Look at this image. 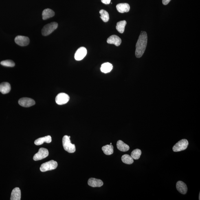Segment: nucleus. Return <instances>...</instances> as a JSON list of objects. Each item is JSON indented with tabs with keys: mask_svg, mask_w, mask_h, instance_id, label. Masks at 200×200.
<instances>
[{
	"mask_svg": "<svg viewBox=\"0 0 200 200\" xmlns=\"http://www.w3.org/2000/svg\"><path fill=\"white\" fill-rule=\"evenodd\" d=\"M58 165V163L56 161L51 160L42 164L40 169L42 172L54 170L57 167Z\"/></svg>",
	"mask_w": 200,
	"mask_h": 200,
	"instance_id": "20e7f679",
	"label": "nucleus"
},
{
	"mask_svg": "<svg viewBox=\"0 0 200 200\" xmlns=\"http://www.w3.org/2000/svg\"><path fill=\"white\" fill-rule=\"evenodd\" d=\"M147 34L145 32L142 31L136 45L135 56L137 58L142 57L146 50L147 44Z\"/></svg>",
	"mask_w": 200,
	"mask_h": 200,
	"instance_id": "f257e3e1",
	"label": "nucleus"
},
{
	"mask_svg": "<svg viewBox=\"0 0 200 200\" xmlns=\"http://www.w3.org/2000/svg\"><path fill=\"white\" fill-rule=\"evenodd\" d=\"M21 199V191L19 188H14L11 194V200H20Z\"/></svg>",
	"mask_w": 200,
	"mask_h": 200,
	"instance_id": "2eb2a0df",
	"label": "nucleus"
},
{
	"mask_svg": "<svg viewBox=\"0 0 200 200\" xmlns=\"http://www.w3.org/2000/svg\"><path fill=\"white\" fill-rule=\"evenodd\" d=\"M55 14V12L53 10L48 8L45 9L43 12V19L45 20L52 18Z\"/></svg>",
	"mask_w": 200,
	"mask_h": 200,
	"instance_id": "6ab92c4d",
	"label": "nucleus"
},
{
	"mask_svg": "<svg viewBox=\"0 0 200 200\" xmlns=\"http://www.w3.org/2000/svg\"><path fill=\"white\" fill-rule=\"evenodd\" d=\"M52 141V137L48 135L44 137L37 139L35 141V144L36 145H40L43 144L44 143H50Z\"/></svg>",
	"mask_w": 200,
	"mask_h": 200,
	"instance_id": "f3484780",
	"label": "nucleus"
},
{
	"mask_svg": "<svg viewBox=\"0 0 200 200\" xmlns=\"http://www.w3.org/2000/svg\"><path fill=\"white\" fill-rule=\"evenodd\" d=\"M188 145V141L187 139H182L173 146V151L175 152H178L184 150L186 149Z\"/></svg>",
	"mask_w": 200,
	"mask_h": 200,
	"instance_id": "39448f33",
	"label": "nucleus"
},
{
	"mask_svg": "<svg viewBox=\"0 0 200 200\" xmlns=\"http://www.w3.org/2000/svg\"><path fill=\"white\" fill-rule=\"evenodd\" d=\"M87 51L85 47H80L76 51L75 55V59L80 61L83 59L87 54Z\"/></svg>",
	"mask_w": 200,
	"mask_h": 200,
	"instance_id": "1a4fd4ad",
	"label": "nucleus"
},
{
	"mask_svg": "<svg viewBox=\"0 0 200 200\" xmlns=\"http://www.w3.org/2000/svg\"><path fill=\"white\" fill-rule=\"evenodd\" d=\"M113 67L112 64L107 62L102 64L100 67V70L103 73H107L110 72L112 70Z\"/></svg>",
	"mask_w": 200,
	"mask_h": 200,
	"instance_id": "aec40b11",
	"label": "nucleus"
},
{
	"mask_svg": "<svg viewBox=\"0 0 200 200\" xmlns=\"http://www.w3.org/2000/svg\"><path fill=\"white\" fill-rule=\"evenodd\" d=\"M15 43L20 46H27L29 45L30 40L28 37L23 36H16L14 39Z\"/></svg>",
	"mask_w": 200,
	"mask_h": 200,
	"instance_id": "6e6552de",
	"label": "nucleus"
},
{
	"mask_svg": "<svg viewBox=\"0 0 200 200\" xmlns=\"http://www.w3.org/2000/svg\"><path fill=\"white\" fill-rule=\"evenodd\" d=\"M62 144L64 149L69 153H73L76 151L74 144H71L69 137L67 135L64 136L62 139Z\"/></svg>",
	"mask_w": 200,
	"mask_h": 200,
	"instance_id": "f03ea898",
	"label": "nucleus"
},
{
	"mask_svg": "<svg viewBox=\"0 0 200 200\" xmlns=\"http://www.w3.org/2000/svg\"><path fill=\"white\" fill-rule=\"evenodd\" d=\"M126 22L125 21H120L117 23L116 29L118 32L122 34L124 32L125 26L126 25Z\"/></svg>",
	"mask_w": 200,
	"mask_h": 200,
	"instance_id": "4be33fe9",
	"label": "nucleus"
},
{
	"mask_svg": "<svg viewBox=\"0 0 200 200\" xmlns=\"http://www.w3.org/2000/svg\"><path fill=\"white\" fill-rule=\"evenodd\" d=\"M88 184L92 187H100L103 185L104 183L101 180L91 178L88 181Z\"/></svg>",
	"mask_w": 200,
	"mask_h": 200,
	"instance_id": "ddd939ff",
	"label": "nucleus"
},
{
	"mask_svg": "<svg viewBox=\"0 0 200 200\" xmlns=\"http://www.w3.org/2000/svg\"><path fill=\"white\" fill-rule=\"evenodd\" d=\"M49 155L48 150L45 148H41L40 149L37 153L35 154L33 159L35 161L41 160L42 159L45 158Z\"/></svg>",
	"mask_w": 200,
	"mask_h": 200,
	"instance_id": "0eeeda50",
	"label": "nucleus"
},
{
	"mask_svg": "<svg viewBox=\"0 0 200 200\" xmlns=\"http://www.w3.org/2000/svg\"><path fill=\"white\" fill-rule=\"evenodd\" d=\"M18 103L23 107L27 108L34 105L35 104V102L32 99L23 98L20 99Z\"/></svg>",
	"mask_w": 200,
	"mask_h": 200,
	"instance_id": "9d476101",
	"label": "nucleus"
},
{
	"mask_svg": "<svg viewBox=\"0 0 200 200\" xmlns=\"http://www.w3.org/2000/svg\"><path fill=\"white\" fill-rule=\"evenodd\" d=\"M176 187L178 191L182 194H186L188 191V188L185 183L181 181H178L176 185Z\"/></svg>",
	"mask_w": 200,
	"mask_h": 200,
	"instance_id": "f8f14e48",
	"label": "nucleus"
},
{
	"mask_svg": "<svg viewBox=\"0 0 200 200\" xmlns=\"http://www.w3.org/2000/svg\"><path fill=\"white\" fill-rule=\"evenodd\" d=\"M102 150L106 155H111L113 153V147L112 145H107L103 146Z\"/></svg>",
	"mask_w": 200,
	"mask_h": 200,
	"instance_id": "412c9836",
	"label": "nucleus"
},
{
	"mask_svg": "<svg viewBox=\"0 0 200 200\" xmlns=\"http://www.w3.org/2000/svg\"><path fill=\"white\" fill-rule=\"evenodd\" d=\"M100 18L104 22L109 21V16L108 13L106 10H101L100 11Z\"/></svg>",
	"mask_w": 200,
	"mask_h": 200,
	"instance_id": "b1692460",
	"label": "nucleus"
},
{
	"mask_svg": "<svg viewBox=\"0 0 200 200\" xmlns=\"http://www.w3.org/2000/svg\"><path fill=\"white\" fill-rule=\"evenodd\" d=\"M121 159L122 162L126 164L131 165L133 164L134 162L133 158L128 154L123 155Z\"/></svg>",
	"mask_w": 200,
	"mask_h": 200,
	"instance_id": "5701e85b",
	"label": "nucleus"
},
{
	"mask_svg": "<svg viewBox=\"0 0 200 200\" xmlns=\"http://www.w3.org/2000/svg\"><path fill=\"white\" fill-rule=\"evenodd\" d=\"M58 23L56 22H52L47 24L43 27L42 30V34L44 36H47L51 34L57 28Z\"/></svg>",
	"mask_w": 200,
	"mask_h": 200,
	"instance_id": "7ed1b4c3",
	"label": "nucleus"
},
{
	"mask_svg": "<svg viewBox=\"0 0 200 200\" xmlns=\"http://www.w3.org/2000/svg\"><path fill=\"white\" fill-rule=\"evenodd\" d=\"M141 154H142L141 150L138 149H137L134 150L132 152L131 157L134 159L137 160L140 158Z\"/></svg>",
	"mask_w": 200,
	"mask_h": 200,
	"instance_id": "393cba45",
	"label": "nucleus"
},
{
	"mask_svg": "<svg viewBox=\"0 0 200 200\" xmlns=\"http://www.w3.org/2000/svg\"><path fill=\"white\" fill-rule=\"evenodd\" d=\"M171 0H162V3L164 5H167L169 3Z\"/></svg>",
	"mask_w": 200,
	"mask_h": 200,
	"instance_id": "cd10ccee",
	"label": "nucleus"
},
{
	"mask_svg": "<svg viewBox=\"0 0 200 200\" xmlns=\"http://www.w3.org/2000/svg\"><path fill=\"white\" fill-rule=\"evenodd\" d=\"M111 0H101L102 2L104 4H109L111 2Z\"/></svg>",
	"mask_w": 200,
	"mask_h": 200,
	"instance_id": "bb28decb",
	"label": "nucleus"
},
{
	"mask_svg": "<svg viewBox=\"0 0 200 200\" xmlns=\"http://www.w3.org/2000/svg\"><path fill=\"white\" fill-rule=\"evenodd\" d=\"M107 43L110 44H114L117 47L119 46L122 43V40L116 35H112L107 39Z\"/></svg>",
	"mask_w": 200,
	"mask_h": 200,
	"instance_id": "9b49d317",
	"label": "nucleus"
},
{
	"mask_svg": "<svg viewBox=\"0 0 200 200\" xmlns=\"http://www.w3.org/2000/svg\"><path fill=\"white\" fill-rule=\"evenodd\" d=\"M200 193H199V200H200Z\"/></svg>",
	"mask_w": 200,
	"mask_h": 200,
	"instance_id": "c85d7f7f",
	"label": "nucleus"
},
{
	"mask_svg": "<svg viewBox=\"0 0 200 200\" xmlns=\"http://www.w3.org/2000/svg\"><path fill=\"white\" fill-rule=\"evenodd\" d=\"M10 85L8 82H3L0 84V92L3 94H6L10 92Z\"/></svg>",
	"mask_w": 200,
	"mask_h": 200,
	"instance_id": "dca6fc26",
	"label": "nucleus"
},
{
	"mask_svg": "<svg viewBox=\"0 0 200 200\" xmlns=\"http://www.w3.org/2000/svg\"><path fill=\"white\" fill-rule=\"evenodd\" d=\"M117 10L120 13H124L129 11L130 9L129 5L127 3H119L116 5Z\"/></svg>",
	"mask_w": 200,
	"mask_h": 200,
	"instance_id": "4468645a",
	"label": "nucleus"
},
{
	"mask_svg": "<svg viewBox=\"0 0 200 200\" xmlns=\"http://www.w3.org/2000/svg\"><path fill=\"white\" fill-rule=\"evenodd\" d=\"M70 97L68 95L65 93H59L56 97L55 101L59 105H63L68 102Z\"/></svg>",
	"mask_w": 200,
	"mask_h": 200,
	"instance_id": "423d86ee",
	"label": "nucleus"
},
{
	"mask_svg": "<svg viewBox=\"0 0 200 200\" xmlns=\"http://www.w3.org/2000/svg\"><path fill=\"white\" fill-rule=\"evenodd\" d=\"M117 147L118 149L122 152H126L129 150V147L122 141L119 140L117 143Z\"/></svg>",
	"mask_w": 200,
	"mask_h": 200,
	"instance_id": "a211bd4d",
	"label": "nucleus"
},
{
	"mask_svg": "<svg viewBox=\"0 0 200 200\" xmlns=\"http://www.w3.org/2000/svg\"><path fill=\"white\" fill-rule=\"evenodd\" d=\"M1 65L6 67H13L15 66L14 62L10 60H3L1 62Z\"/></svg>",
	"mask_w": 200,
	"mask_h": 200,
	"instance_id": "a878e982",
	"label": "nucleus"
},
{
	"mask_svg": "<svg viewBox=\"0 0 200 200\" xmlns=\"http://www.w3.org/2000/svg\"><path fill=\"white\" fill-rule=\"evenodd\" d=\"M110 145H112V143H111V144H110Z\"/></svg>",
	"mask_w": 200,
	"mask_h": 200,
	"instance_id": "c756f323",
	"label": "nucleus"
}]
</instances>
